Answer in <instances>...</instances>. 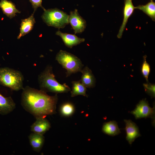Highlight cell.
Masks as SVG:
<instances>
[{
  "instance_id": "7402d4cb",
  "label": "cell",
  "mask_w": 155,
  "mask_h": 155,
  "mask_svg": "<svg viewBox=\"0 0 155 155\" xmlns=\"http://www.w3.org/2000/svg\"><path fill=\"white\" fill-rule=\"evenodd\" d=\"M146 93L152 97L155 96V85L150 83L144 84Z\"/></svg>"
},
{
  "instance_id": "603a6c76",
  "label": "cell",
  "mask_w": 155,
  "mask_h": 155,
  "mask_svg": "<svg viewBox=\"0 0 155 155\" xmlns=\"http://www.w3.org/2000/svg\"><path fill=\"white\" fill-rule=\"evenodd\" d=\"M34 9V13L39 7H41L44 10L45 9L42 5V0H29Z\"/></svg>"
},
{
  "instance_id": "5bb4252c",
  "label": "cell",
  "mask_w": 155,
  "mask_h": 155,
  "mask_svg": "<svg viewBox=\"0 0 155 155\" xmlns=\"http://www.w3.org/2000/svg\"><path fill=\"white\" fill-rule=\"evenodd\" d=\"M0 8L4 14L10 19L15 17L17 13L20 11L17 9L15 4L12 2L7 0H1L0 1Z\"/></svg>"
},
{
  "instance_id": "277c9868",
  "label": "cell",
  "mask_w": 155,
  "mask_h": 155,
  "mask_svg": "<svg viewBox=\"0 0 155 155\" xmlns=\"http://www.w3.org/2000/svg\"><path fill=\"white\" fill-rule=\"evenodd\" d=\"M56 60L67 71V77L71 74L80 72L83 65L80 59L66 51L60 50L57 54Z\"/></svg>"
},
{
  "instance_id": "d6986e66",
  "label": "cell",
  "mask_w": 155,
  "mask_h": 155,
  "mask_svg": "<svg viewBox=\"0 0 155 155\" xmlns=\"http://www.w3.org/2000/svg\"><path fill=\"white\" fill-rule=\"evenodd\" d=\"M135 9L142 11L150 17L152 20H155V3L153 0L145 5H139L135 7Z\"/></svg>"
},
{
  "instance_id": "7a4b0ae2",
  "label": "cell",
  "mask_w": 155,
  "mask_h": 155,
  "mask_svg": "<svg viewBox=\"0 0 155 155\" xmlns=\"http://www.w3.org/2000/svg\"><path fill=\"white\" fill-rule=\"evenodd\" d=\"M38 80L40 90L46 92H51L57 94L67 93L71 89L66 84H60L55 79L53 68L49 65L38 75Z\"/></svg>"
},
{
  "instance_id": "8992f818",
  "label": "cell",
  "mask_w": 155,
  "mask_h": 155,
  "mask_svg": "<svg viewBox=\"0 0 155 155\" xmlns=\"http://www.w3.org/2000/svg\"><path fill=\"white\" fill-rule=\"evenodd\" d=\"M131 113L136 119L148 117H151L153 119L154 115L155 107H151L147 101L143 100L140 101Z\"/></svg>"
},
{
  "instance_id": "5b68a950",
  "label": "cell",
  "mask_w": 155,
  "mask_h": 155,
  "mask_svg": "<svg viewBox=\"0 0 155 155\" xmlns=\"http://www.w3.org/2000/svg\"><path fill=\"white\" fill-rule=\"evenodd\" d=\"M42 18L48 26L60 29L64 28L69 23L68 15L66 13L57 8L44 10Z\"/></svg>"
},
{
  "instance_id": "8fae6325",
  "label": "cell",
  "mask_w": 155,
  "mask_h": 155,
  "mask_svg": "<svg viewBox=\"0 0 155 155\" xmlns=\"http://www.w3.org/2000/svg\"><path fill=\"white\" fill-rule=\"evenodd\" d=\"M56 34L61 37L65 46L68 48H72L85 41L84 38H79L75 34L63 33L59 30L56 32Z\"/></svg>"
},
{
  "instance_id": "ac0fdd59",
  "label": "cell",
  "mask_w": 155,
  "mask_h": 155,
  "mask_svg": "<svg viewBox=\"0 0 155 155\" xmlns=\"http://www.w3.org/2000/svg\"><path fill=\"white\" fill-rule=\"evenodd\" d=\"M71 83V97H74L81 95L88 97V96L86 94V87L81 83L80 80L73 81Z\"/></svg>"
},
{
  "instance_id": "7c38bea8",
  "label": "cell",
  "mask_w": 155,
  "mask_h": 155,
  "mask_svg": "<svg viewBox=\"0 0 155 155\" xmlns=\"http://www.w3.org/2000/svg\"><path fill=\"white\" fill-rule=\"evenodd\" d=\"M16 104L11 96L5 97L0 93V114L6 115L16 108Z\"/></svg>"
},
{
  "instance_id": "9c48e42d",
  "label": "cell",
  "mask_w": 155,
  "mask_h": 155,
  "mask_svg": "<svg viewBox=\"0 0 155 155\" xmlns=\"http://www.w3.org/2000/svg\"><path fill=\"white\" fill-rule=\"evenodd\" d=\"M125 124V129L126 139L131 144L135 140L141 136L139 129L137 125L130 120H124Z\"/></svg>"
},
{
  "instance_id": "9a60e30c",
  "label": "cell",
  "mask_w": 155,
  "mask_h": 155,
  "mask_svg": "<svg viewBox=\"0 0 155 155\" xmlns=\"http://www.w3.org/2000/svg\"><path fill=\"white\" fill-rule=\"evenodd\" d=\"M82 75L80 80L81 83L86 88H92L95 85L96 80L92 71L86 66L81 71Z\"/></svg>"
},
{
  "instance_id": "44dd1931",
  "label": "cell",
  "mask_w": 155,
  "mask_h": 155,
  "mask_svg": "<svg viewBox=\"0 0 155 155\" xmlns=\"http://www.w3.org/2000/svg\"><path fill=\"white\" fill-rule=\"evenodd\" d=\"M146 55L143 57L144 59L142 67V72L146 81H148V76L150 71V67L149 64L146 61Z\"/></svg>"
},
{
  "instance_id": "4fadbf2b",
  "label": "cell",
  "mask_w": 155,
  "mask_h": 155,
  "mask_svg": "<svg viewBox=\"0 0 155 155\" xmlns=\"http://www.w3.org/2000/svg\"><path fill=\"white\" fill-rule=\"evenodd\" d=\"M33 13L29 17L21 20L20 28V32L17 37L20 39L22 37L29 33L33 29L36 23Z\"/></svg>"
},
{
  "instance_id": "3957f363",
  "label": "cell",
  "mask_w": 155,
  "mask_h": 155,
  "mask_svg": "<svg viewBox=\"0 0 155 155\" xmlns=\"http://www.w3.org/2000/svg\"><path fill=\"white\" fill-rule=\"evenodd\" d=\"M24 80L20 71L7 67H0V85L18 91L23 89Z\"/></svg>"
},
{
  "instance_id": "52a82bcc",
  "label": "cell",
  "mask_w": 155,
  "mask_h": 155,
  "mask_svg": "<svg viewBox=\"0 0 155 155\" xmlns=\"http://www.w3.org/2000/svg\"><path fill=\"white\" fill-rule=\"evenodd\" d=\"M68 20L75 34L82 32L86 28L85 20L80 15L76 9L70 12Z\"/></svg>"
},
{
  "instance_id": "6da1fadb",
  "label": "cell",
  "mask_w": 155,
  "mask_h": 155,
  "mask_svg": "<svg viewBox=\"0 0 155 155\" xmlns=\"http://www.w3.org/2000/svg\"><path fill=\"white\" fill-rule=\"evenodd\" d=\"M58 96L48 95L46 92L27 86L24 88L21 104L23 108L35 118H45L56 113Z\"/></svg>"
},
{
  "instance_id": "ffe728a7",
  "label": "cell",
  "mask_w": 155,
  "mask_h": 155,
  "mask_svg": "<svg viewBox=\"0 0 155 155\" xmlns=\"http://www.w3.org/2000/svg\"><path fill=\"white\" fill-rule=\"evenodd\" d=\"M74 107L72 104L66 102L63 104L60 107V111L61 115L65 116H69L73 113Z\"/></svg>"
},
{
  "instance_id": "30bf717a",
  "label": "cell",
  "mask_w": 155,
  "mask_h": 155,
  "mask_svg": "<svg viewBox=\"0 0 155 155\" xmlns=\"http://www.w3.org/2000/svg\"><path fill=\"white\" fill-rule=\"evenodd\" d=\"M36 119V121L31 126V131L43 135L51 127V124L45 118Z\"/></svg>"
},
{
  "instance_id": "ba28073f",
  "label": "cell",
  "mask_w": 155,
  "mask_h": 155,
  "mask_svg": "<svg viewBox=\"0 0 155 155\" xmlns=\"http://www.w3.org/2000/svg\"><path fill=\"white\" fill-rule=\"evenodd\" d=\"M132 0H124V5L123 10V18L122 23L117 35L118 38H121L125 30L129 18L133 13L135 7L133 6Z\"/></svg>"
},
{
  "instance_id": "2e32d148",
  "label": "cell",
  "mask_w": 155,
  "mask_h": 155,
  "mask_svg": "<svg viewBox=\"0 0 155 155\" xmlns=\"http://www.w3.org/2000/svg\"><path fill=\"white\" fill-rule=\"evenodd\" d=\"M28 139L33 150L36 152H39L44 142L45 138L43 135L32 132L28 136Z\"/></svg>"
},
{
  "instance_id": "e0dca14e",
  "label": "cell",
  "mask_w": 155,
  "mask_h": 155,
  "mask_svg": "<svg viewBox=\"0 0 155 155\" xmlns=\"http://www.w3.org/2000/svg\"><path fill=\"white\" fill-rule=\"evenodd\" d=\"M102 131L104 133L111 136L118 135L121 133L117 122L115 121L104 123Z\"/></svg>"
}]
</instances>
